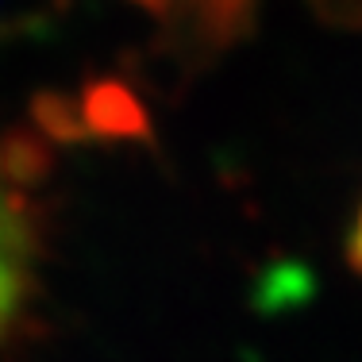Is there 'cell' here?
I'll return each mask as SVG.
<instances>
[{
	"instance_id": "obj_2",
	"label": "cell",
	"mask_w": 362,
	"mask_h": 362,
	"mask_svg": "<svg viewBox=\"0 0 362 362\" xmlns=\"http://www.w3.org/2000/svg\"><path fill=\"white\" fill-rule=\"evenodd\" d=\"M355 247H358V251H362V223H358V235H355Z\"/></svg>"
},
{
	"instance_id": "obj_1",
	"label": "cell",
	"mask_w": 362,
	"mask_h": 362,
	"mask_svg": "<svg viewBox=\"0 0 362 362\" xmlns=\"http://www.w3.org/2000/svg\"><path fill=\"white\" fill-rule=\"evenodd\" d=\"M251 4L255 0H189V12H193V23L204 39L223 42L247 23Z\"/></svg>"
}]
</instances>
